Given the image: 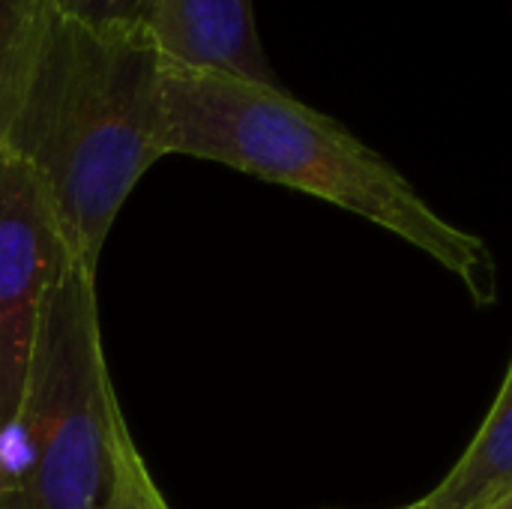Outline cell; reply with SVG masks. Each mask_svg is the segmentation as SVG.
Returning a JSON list of instances; mask_svg holds the SVG:
<instances>
[{"instance_id": "cell-1", "label": "cell", "mask_w": 512, "mask_h": 509, "mask_svg": "<svg viewBox=\"0 0 512 509\" xmlns=\"http://www.w3.org/2000/svg\"><path fill=\"white\" fill-rule=\"evenodd\" d=\"M162 66L147 30L48 6L0 105V147L33 174L93 276L120 207L162 159Z\"/></svg>"}, {"instance_id": "cell-2", "label": "cell", "mask_w": 512, "mask_h": 509, "mask_svg": "<svg viewBox=\"0 0 512 509\" xmlns=\"http://www.w3.org/2000/svg\"><path fill=\"white\" fill-rule=\"evenodd\" d=\"M162 156L228 165L330 201L450 270L480 306L498 300L489 243L447 222L411 183L339 120L294 99L279 84L165 60Z\"/></svg>"}, {"instance_id": "cell-3", "label": "cell", "mask_w": 512, "mask_h": 509, "mask_svg": "<svg viewBox=\"0 0 512 509\" xmlns=\"http://www.w3.org/2000/svg\"><path fill=\"white\" fill-rule=\"evenodd\" d=\"M21 417L33 465L0 509H111L123 417L102 345L96 276L69 261L42 303Z\"/></svg>"}, {"instance_id": "cell-4", "label": "cell", "mask_w": 512, "mask_h": 509, "mask_svg": "<svg viewBox=\"0 0 512 509\" xmlns=\"http://www.w3.org/2000/svg\"><path fill=\"white\" fill-rule=\"evenodd\" d=\"M69 261L33 174L0 147V426L21 414L45 291Z\"/></svg>"}, {"instance_id": "cell-5", "label": "cell", "mask_w": 512, "mask_h": 509, "mask_svg": "<svg viewBox=\"0 0 512 509\" xmlns=\"http://www.w3.org/2000/svg\"><path fill=\"white\" fill-rule=\"evenodd\" d=\"M147 33L171 63L279 84L261 45L255 0H153Z\"/></svg>"}, {"instance_id": "cell-6", "label": "cell", "mask_w": 512, "mask_h": 509, "mask_svg": "<svg viewBox=\"0 0 512 509\" xmlns=\"http://www.w3.org/2000/svg\"><path fill=\"white\" fill-rule=\"evenodd\" d=\"M512 498V369L456 468L423 498L420 509H495Z\"/></svg>"}, {"instance_id": "cell-7", "label": "cell", "mask_w": 512, "mask_h": 509, "mask_svg": "<svg viewBox=\"0 0 512 509\" xmlns=\"http://www.w3.org/2000/svg\"><path fill=\"white\" fill-rule=\"evenodd\" d=\"M111 509H171L153 483L132 435L126 417L117 420L114 429V492Z\"/></svg>"}, {"instance_id": "cell-8", "label": "cell", "mask_w": 512, "mask_h": 509, "mask_svg": "<svg viewBox=\"0 0 512 509\" xmlns=\"http://www.w3.org/2000/svg\"><path fill=\"white\" fill-rule=\"evenodd\" d=\"M51 0H0V105L24 63V54Z\"/></svg>"}, {"instance_id": "cell-9", "label": "cell", "mask_w": 512, "mask_h": 509, "mask_svg": "<svg viewBox=\"0 0 512 509\" xmlns=\"http://www.w3.org/2000/svg\"><path fill=\"white\" fill-rule=\"evenodd\" d=\"M51 6L87 24L147 30L153 0H51Z\"/></svg>"}, {"instance_id": "cell-10", "label": "cell", "mask_w": 512, "mask_h": 509, "mask_svg": "<svg viewBox=\"0 0 512 509\" xmlns=\"http://www.w3.org/2000/svg\"><path fill=\"white\" fill-rule=\"evenodd\" d=\"M495 509H512V498H510V501H501V504H498Z\"/></svg>"}, {"instance_id": "cell-11", "label": "cell", "mask_w": 512, "mask_h": 509, "mask_svg": "<svg viewBox=\"0 0 512 509\" xmlns=\"http://www.w3.org/2000/svg\"><path fill=\"white\" fill-rule=\"evenodd\" d=\"M396 509H420L417 504H408V507H396Z\"/></svg>"}]
</instances>
